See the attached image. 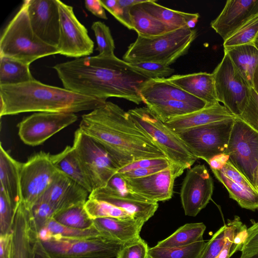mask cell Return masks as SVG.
Returning <instances> with one entry per match:
<instances>
[{
  "instance_id": "1",
  "label": "cell",
  "mask_w": 258,
  "mask_h": 258,
  "mask_svg": "<svg viewBox=\"0 0 258 258\" xmlns=\"http://www.w3.org/2000/svg\"><path fill=\"white\" fill-rule=\"evenodd\" d=\"M64 88L95 98H122L140 104V91L150 79L117 57L85 56L53 67Z\"/></svg>"
},
{
  "instance_id": "2",
  "label": "cell",
  "mask_w": 258,
  "mask_h": 258,
  "mask_svg": "<svg viewBox=\"0 0 258 258\" xmlns=\"http://www.w3.org/2000/svg\"><path fill=\"white\" fill-rule=\"evenodd\" d=\"M79 129L99 144L120 168L142 159L167 158L127 111L110 101L83 114Z\"/></svg>"
},
{
  "instance_id": "3",
  "label": "cell",
  "mask_w": 258,
  "mask_h": 258,
  "mask_svg": "<svg viewBox=\"0 0 258 258\" xmlns=\"http://www.w3.org/2000/svg\"><path fill=\"white\" fill-rule=\"evenodd\" d=\"M0 116L28 112L77 113L93 110L106 100L43 84L35 79L17 85H0Z\"/></svg>"
},
{
  "instance_id": "4",
  "label": "cell",
  "mask_w": 258,
  "mask_h": 258,
  "mask_svg": "<svg viewBox=\"0 0 258 258\" xmlns=\"http://www.w3.org/2000/svg\"><path fill=\"white\" fill-rule=\"evenodd\" d=\"M196 37L197 31L188 28L153 37L138 35L122 58L130 63L154 62L169 66L187 53Z\"/></svg>"
},
{
  "instance_id": "5",
  "label": "cell",
  "mask_w": 258,
  "mask_h": 258,
  "mask_svg": "<svg viewBox=\"0 0 258 258\" xmlns=\"http://www.w3.org/2000/svg\"><path fill=\"white\" fill-rule=\"evenodd\" d=\"M57 53V47L43 42L33 31L24 2L2 33L0 56L10 57L30 66L38 58Z\"/></svg>"
},
{
  "instance_id": "6",
  "label": "cell",
  "mask_w": 258,
  "mask_h": 258,
  "mask_svg": "<svg viewBox=\"0 0 258 258\" xmlns=\"http://www.w3.org/2000/svg\"><path fill=\"white\" fill-rule=\"evenodd\" d=\"M127 112L159 146L173 168L182 174L198 159L176 133L148 107H137Z\"/></svg>"
},
{
  "instance_id": "7",
  "label": "cell",
  "mask_w": 258,
  "mask_h": 258,
  "mask_svg": "<svg viewBox=\"0 0 258 258\" xmlns=\"http://www.w3.org/2000/svg\"><path fill=\"white\" fill-rule=\"evenodd\" d=\"M73 146L90 180L93 190L105 187L120 168L99 144L79 128L75 132Z\"/></svg>"
},
{
  "instance_id": "8",
  "label": "cell",
  "mask_w": 258,
  "mask_h": 258,
  "mask_svg": "<svg viewBox=\"0 0 258 258\" xmlns=\"http://www.w3.org/2000/svg\"><path fill=\"white\" fill-rule=\"evenodd\" d=\"M235 118L175 133L198 159H202L208 163L213 157L226 150Z\"/></svg>"
},
{
  "instance_id": "9",
  "label": "cell",
  "mask_w": 258,
  "mask_h": 258,
  "mask_svg": "<svg viewBox=\"0 0 258 258\" xmlns=\"http://www.w3.org/2000/svg\"><path fill=\"white\" fill-rule=\"evenodd\" d=\"M41 242L52 258H112L122 245L101 235L81 238L51 236Z\"/></svg>"
},
{
  "instance_id": "10",
  "label": "cell",
  "mask_w": 258,
  "mask_h": 258,
  "mask_svg": "<svg viewBox=\"0 0 258 258\" xmlns=\"http://www.w3.org/2000/svg\"><path fill=\"white\" fill-rule=\"evenodd\" d=\"M212 74L218 101L238 117L248 103L251 87L225 51L221 61Z\"/></svg>"
},
{
  "instance_id": "11",
  "label": "cell",
  "mask_w": 258,
  "mask_h": 258,
  "mask_svg": "<svg viewBox=\"0 0 258 258\" xmlns=\"http://www.w3.org/2000/svg\"><path fill=\"white\" fill-rule=\"evenodd\" d=\"M229 161L255 189L258 166V133L236 117L227 147Z\"/></svg>"
},
{
  "instance_id": "12",
  "label": "cell",
  "mask_w": 258,
  "mask_h": 258,
  "mask_svg": "<svg viewBox=\"0 0 258 258\" xmlns=\"http://www.w3.org/2000/svg\"><path fill=\"white\" fill-rule=\"evenodd\" d=\"M58 170L54 166L51 155L39 152L21 163L20 186L22 200L32 208L53 182Z\"/></svg>"
},
{
  "instance_id": "13",
  "label": "cell",
  "mask_w": 258,
  "mask_h": 258,
  "mask_svg": "<svg viewBox=\"0 0 258 258\" xmlns=\"http://www.w3.org/2000/svg\"><path fill=\"white\" fill-rule=\"evenodd\" d=\"M60 17V34L57 47L59 54L80 58L93 52L94 43L86 27L75 16L73 8L57 0Z\"/></svg>"
},
{
  "instance_id": "14",
  "label": "cell",
  "mask_w": 258,
  "mask_h": 258,
  "mask_svg": "<svg viewBox=\"0 0 258 258\" xmlns=\"http://www.w3.org/2000/svg\"><path fill=\"white\" fill-rule=\"evenodd\" d=\"M77 120L78 116L74 113L38 112L18 123V135L25 144L36 146Z\"/></svg>"
},
{
  "instance_id": "15",
  "label": "cell",
  "mask_w": 258,
  "mask_h": 258,
  "mask_svg": "<svg viewBox=\"0 0 258 258\" xmlns=\"http://www.w3.org/2000/svg\"><path fill=\"white\" fill-rule=\"evenodd\" d=\"M213 189L212 178L204 164H198L189 169L180 192L185 215L196 216L211 200Z\"/></svg>"
},
{
  "instance_id": "16",
  "label": "cell",
  "mask_w": 258,
  "mask_h": 258,
  "mask_svg": "<svg viewBox=\"0 0 258 258\" xmlns=\"http://www.w3.org/2000/svg\"><path fill=\"white\" fill-rule=\"evenodd\" d=\"M30 24L35 35L44 43L57 47L60 17L57 0H27Z\"/></svg>"
},
{
  "instance_id": "17",
  "label": "cell",
  "mask_w": 258,
  "mask_h": 258,
  "mask_svg": "<svg viewBox=\"0 0 258 258\" xmlns=\"http://www.w3.org/2000/svg\"><path fill=\"white\" fill-rule=\"evenodd\" d=\"M181 174L171 165L147 176L134 179L124 178L130 190L158 203L169 200L172 198L174 181Z\"/></svg>"
},
{
  "instance_id": "18",
  "label": "cell",
  "mask_w": 258,
  "mask_h": 258,
  "mask_svg": "<svg viewBox=\"0 0 258 258\" xmlns=\"http://www.w3.org/2000/svg\"><path fill=\"white\" fill-rule=\"evenodd\" d=\"M88 198L110 203L144 222L154 215L159 206L157 202L149 200L131 190L119 192L106 187L93 190Z\"/></svg>"
},
{
  "instance_id": "19",
  "label": "cell",
  "mask_w": 258,
  "mask_h": 258,
  "mask_svg": "<svg viewBox=\"0 0 258 258\" xmlns=\"http://www.w3.org/2000/svg\"><path fill=\"white\" fill-rule=\"evenodd\" d=\"M13 247L11 258H32L38 238L31 209L22 200L17 206L13 225Z\"/></svg>"
},
{
  "instance_id": "20",
  "label": "cell",
  "mask_w": 258,
  "mask_h": 258,
  "mask_svg": "<svg viewBox=\"0 0 258 258\" xmlns=\"http://www.w3.org/2000/svg\"><path fill=\"white\" fill-rule=\"evenodd\" d=\"M89 194L83 186L58 171L50 186L40 199L48 202L55 213L85 204Z\"/></svg>"
},
{
  "instance_id": "21",
  "label": "cell",
  "mask_w": 258,
  "mask_h": 258,
  "mask_svg": "<svg viewBox=\"0 0 258 258\" xmlns=\"http://www.w3.org/2000/svg\"><path fill=\"white\" fill-rule=\"evenodd\" d=\"M258 15V0H228L211 27L224 41L253 16Z\"/></svg>"
},
{
  "instance_id": "22",
  "label": "cell",
  "mask_w": 258,
  "mask_h": 258,
  "mask_svg": "<svg viewBox=\"0 0 258 258\" xmlns=\"http://www.w3.org/2000/svg\"><path fill=\"white\" fill-rule=\"evenodd\" d=\"M93 221L102 236L122 245L141 238L140 232L145 223L135 218H99Z\"/></svg>"
},
{
  "instance_id": "23",
  "label": "cell",
  "mask_w": 258,
  "mask_h": 258,
  "mask_svg": "<svg viewBox=\"0 0 258 258\" xmlns=\"http://www.w3.org/2000/svg\"><path fill=\"white\" fill-rule=\"evenodd\" d=\"M225 106L217 102L192 112L174 117L164 123L176 133L229 118H235Z\"/></svg>"
},
{
  "instance_id": "24",
  "label": "cell",
  "mask_w": 258,
  "mask_h": 258,
  "mask_svg": "<svg viewBox=\"0 0 258 258\" xmlns=\"http://www.w3.org/2000/svg\"><path fill=\"white\" fill-rule=\"evenodd\" d=\"M190 95L206 102L208 105L218 101L212 73L199 72L186 75H175L166 78Z\"/></svg>"
},
{
  "instance_id": "25",
  "label": "cell",
  "mask_w": 258,
  "mask_h": 258,
  "mask_svg": "<svg viewBox=\"0 0 258 258\" xmlns=\"http://www.w3.org/2000/svg\"><path fill=\"white\" fill-rule=\"evenodd\" d=\"M143 102L156 100H175L205 107L207 103L168 81L167 79H150L140 91Z\"/></svg>"
},
{
  "instance_id": "26",
  "label": "cell",
  "mask_w": 258,
  "mask_h": 258,
  "mask_svg": "<svg viewBox=\"0 0 258 258\" xmlns=\"http://www.w3.org/2000/svg\"><path fill=\"white\" fill-rule=\"evenodd\" d=\"M21 163L14 159L0 145L1 190L16 208L22 201L20 186Z\"/></svg>"
},
{
  "instance_id": "27",
  "label": "cell",
  "mask_w": 258,
  "mask_h": 258,
  "mask_svg": "<svg viewBox=\"0 0 258 258\" xmlns=\"http://www.w3.org/2000/svg\"><path fill=\"white\" fill-rule=\"evenodd\" d=\"M52 161L56 168L75 180L89 193L93 188L74 147L67 146L60 152L51 155Z\"/></svg>"
},
{
  "instance_id": "28",
  "label": "cell",
  "mask_w": 258,
  "mask_h": 258,
  "mask_svg": "<svg viewBox=\"0 0 258 258\" xmlns=\"http://www.w3.org/2000/svg\"><path fill=\"white\" fill-rule=\"evenodd\" d=\"M149 14L174 29L194 28L200 18L199 13H185L172 10L156 3V1H145L140 4Z\"/></svg>"
},
{
  "instance_id": "29",
  "label": "cell",
  "mask_w": 258,
  "mask_h": 258,
  "mask_svg": "<svg viewBox=\"0 0 258 258\" xmlns=\"http://www.w3.org/2000/svg\"><path fill=\"white\" fill-rule=\"evenodd\" d=\"M140 4L132 6L130 11L132 30H135L138 35L153 37L175 30L147 13Z\"/></svg>"
},
{
  "instance_id": "30",
  "label": "cell",
  "mask_w": 258,
  "mask_h": 258,
  "mask_svg": "<svg viewBox=\"0 0 258 258\" xmlns=\"http://www.w3.org/2000/svg\"><path fill=\"white\" fill-rule=\"evenodd\" d=\"M224 51L252 88L253 76L258 65V49L254 44L225 48Z\"/></svg>"
},
{
  "instance_id": "31",
  "label": "cell",
  "mask_w": 258,
  "mask_h": 258,
  "mask_svg": "<svg viewBox=\"0 0 258 258\" xmlns=\"http://www.w3.org/2000/svg\"><path fill=\"white\" fill-rule=\"evenodd\" d=\"M144 103L164 123L174 117L204 108L196 104L175 100L147 101Z\"/></svg>"
},
{
  "instance_id": "32",
  "label": "cell",
  "mask_w": 258,
  "mask_h": 258,
  "mask_svg": "<svg viewBox=\"0 0 258 258\" xmlns=\"http://www.w3.org/2000/svg\"><path fill=\"white\" fill-rule=\"evenodd\" d=\"M34 79L29 65L10 57L0 56V85H17Z\"/></svg>"
},
{
  "instance_id": "33",
  "label": "cell",
  "mask_w": 258,
  "mask_h": 258,
  "mask_svg": "<svg viewBox=\"0 0 258 258\" xmlns=\"http://www.w3.org/2000/svg\"><path fill=\"white\" fill-rule=\"evenodd\" d=\"M206 228L203 223L185 224L165 239L159 241L156 246L162 247H178L203 240Z\"/></svg>"
},
{
  "instance_id": "34",
  "label": "cell",
  "mask_w": 258,
  "mask_h": 258,
  "mask_svg": "<svg viewBox=\"0 0 258 258\" xmlns=\"http://www.w3.org/2000/svg\"><path fill=\"white\" fill-rule=\"evenodd\" d=\"M216 178L227 189L229 197L240 207L250 210L258 209V192L246 188L230 180L220 171L212 170Z\"/></svg>"
},
{
  "instance_id": "35",
  "label": "cell",
  "mask_w": 258,
  "mask_h": 258,
  "mask_svg": "<svg viewBox=\"0 0 258 258\" xmlns=\"http://www.w3.org/2000/svg\"><path fill=\"white\" fill-rule=\"evenodd\" d=\"M85 204L58 211L54 214L53 218L68 227L82 230L90 229L94 226V224L85 209Z\"/></svg>"
},
{
  "instance_id": "36",
  "label": "cell",
  "mask_w": 258,
  "mask_h": 258,
  "mask_svg": "<svg viewBox=\"0 0 258 258\" xmlns=\"http://www.w3.org/2000/svg\"><path fill=\"white\" fill-rule=\"evenodd\" d=\"M206 244L204 240L186 246L162 247L154 246L149 249L150 258H199Z\"/></svg>"
},
{
  "instance_id": "37",
  "label": "cell",
  "mask_w": 258,
  "mask_h": 258,
  "mask_svg": "<svg viewBox=\"0 0 258 258\" xmlns=\"http://www.w3.org/2000/svg\"><path fill=\"white\" fill-rule=\"evenodd\" d=\"M85 207L92 219L99 218H135L123 209L101 200L88 198L85 204Z\"/></svg>"
},
{
  "instance_id": "38",
  "label": "cell",
  "mask_w": 258,
  "mask_h": 258,
  "mask_svg": "<svg viewBox=\"0 0 258 258\" xmlns=\"http://www.w3.org/2000/svg\"><path fill=\"white\" fill-rule=\"evenodd\" d=\"M257 33L258 15H256L251 17L224 41V48L253 43Z\"/></svg>"
},
{
  "instance_id": "39",
  "label": "cell",
  "mask_w": 258,
  "mask_h": 258,
  "mask_svg": "<svg viewBox=\"0 0 258 258\" xmlns=\"http://www.w3.org/2000/svg\"><path fill=\"white\" fill-rule=\"evenodd\" d=\"M94 31L97 47L96 49L98 55L110 56L114 55V42L109 28L101 21L94 22L91 26Z\"/></svg>"
},
{
  "instance_id": "40",
  "label": "cell",
  "mask_w": 258,
  "mask_h": 258,
  "mask_svg": "<svg viewBox=\"0 0 258 258\" xmlns=\"http://www.w3.org/2000/svg\"><path fill=\"white\" fill-rule=\"evenodd\" d=\"M44 228L49 232L50 237L59 236L66 238H81L101 235L94 226L85 230L76 229L60 224L53 218L49 220Z\"/></svg>"
},
{
  "instance_id": "41",
  "label": "cell",
  "mask_w": 258,
  "mask_h": 258,
  "mask_svg": "<svg viewBox=\"0 0 258 258\" xmlns=\"http://www.w3.org/2000/svg\"><path fill=\"white\" fill-rule=\"evenodd\" d=\"M130 64L136 71L150 79H166L174 72V70L169 66L161 63L142 62Z\"/></svg>"
},
{
  "instance_id": "42",
  "label": "cell",
  "mask_w": 258,
  "mask_h": 258,
  "mask_svg": "<svg viewBox=\"0 0 258 258\" xmlns=\"http://www.w3.org/2000/svg\"><path fill=\"white\" fill-rule=\"evenodd\" d=\"M244 225L237 216H235L234 220L228 222L225 230V243L216 258H230L237 251L234 244L235 239Z\"/></svg>"
},
{
  "instance_id": "43",
  "label": "cell",
  "mask_w": 258,
  "mask_h": 258,
  "mask_svg": "<svg viewBox=\"0 0 258 258\" xmlns=\"http://www.w3.org/2000/svg\"><path fill=\"white\" fill-rule=\"evenodd\" d=\"M15 209L5 193L0 190V235L12 233Z\"/></svg>"
},
{
  "instance_id": "44",
  "label": "cell",
  "mask_w": 258,
  "mask_h": 258,
  "mask_svg": "<svg viewBox=\"0 0 258 258\" xmlns=\"http://www.w3.org/2000/svg\"><path fill=\"white\" fill-rule=\"evenodd\" d=\"M149 248L147 243L141 238L123 244L116 258H150Z\"/></svg>"
},
{
  "instance_id": "45",
  "label": "cell",
  "mask_w": 258,
  "mask_h": 258,
  "mask_svg": "<svg viewBox=\"0 0 258 258\" xmlns=\"http://www.w3.org/2000/svg\"><path fill=\"white\" fill-rule=\"evenodd\" d=\"M226 225L221 227L204 246L199 258H216L225 243Z\"/></svg>"
},
{
  "instance_id": "46",
  "label": "cell",
  "mask_w": 258,
  "mask_h": 258,
  "mask_svg": "<svg viewBox=\"0 0 258 258\" xmlns=\"http://www.w3.org/2000/svg\"><path fill=\"white\" fill-rule=\"evenodd\" d=\"M31 213L38 232L46 226L55 214L50 205L40 199L32 207Z\"/></svg>"
},
{
  "instance_id": "47",
  "label": "cell",
  "mask_w": 258,
  "mask_h": 258,
  "mask_svg": "<svg viewBox=\"0 0 258 258\" xmlns=\"http://www.w3.org/2000/svg\"><path fill=\"white\" fill-rule=\"evenodd\" d=\"M237 117L258 133V95L252 88L245 108Z\"/></svg>"
},
{
  "instance_id": "48",
  "label": "cell",
  "mask_w": 258,
  "mask_h": 258,
  "mask_svg": "<svg viewBox=\"0 0 258 258\" xmlns=\"http://www.w3.org/2000/svg\"><path fill=\"white\" fill-rule=\"evenodd\" d=\"M170 166V162L167 158L144 159L135 161L131 164L120 168L117 173H123L138 168L156 167H168Z\"/></svg>"
},
{
  "instance_id": "49",
  "label": "cell",
  "mask_w": 258,
  "mask_h": 258,
  "mask_svg": "<svg viewBox=\"0 0 258 258\" xmlns=\"http://www.w3.org/2000/svg\"><path fill=\"white\" fill-rule=\"evenodd\" d=\"M144 1V0H117V12L114 17L128 29L132 30L130 15V9L134 5L142 3Z\"/></svg>"
},
{
  "instance_id": "50",
  "label": "cell",
  "mask_w": 258,
  "mask_h": 258,
  "mask_svg": "<svg viewBox=\"0 0 258 258\" xmlns=\"http://www.w3.org/2000/svg\"><path fill=\"white\" fill-rule=\"evenodd\" d=\"M247 236L240 250L243 257L258 251V222L247 229Z\"/></svg>"
},
{
  "instance_id": "51",
  "label": "cell",
  "mask_w": 258,
  "mask_h": 258,
  "mask_svg": "<svg viewBox=\"0 0 258 258\" xmlns=\"http://www.w3.org/2000/svg\"><path fill=\"white\" fill-rule=\"evenodd\" d=\"M219 171L234 182L249 189L256 191L245 176L229 161Z\"/></svg>"
},
{
  "instance_id": "52",
  "label": "cell",
  "mask_w": 258,
  "mask_h": 258,
  "mask_svg": "<svg viewBox=\"0 0 258 258\" xmlns=\"http://www.w3.org/2000/svg\"><path fill=\"white\" fill-rule=\"evenodd\" d=\"M168 167H156L151 168H138L120 174L125 178H138L149 176L160 172Z\"/></svg>"
},
{
  "instance_id": "53",
  "label": "cell",
  "mask_w": 258,
  "mask_h": 258,
  "mask_svg": "<svg viewBox=\"0 0 258 258\" xmlns=\"http://www.w3.org/2000/svg\"><path fill=\"white\" fill-rule=\"evenodd\" d=\"M13 247V232L0 235V258H11Z\"/></svg>"
},
{
  "instance_id": "54",
  "label": "cell",
  "mask_w": 258,
  "mask_h": 258,
  "mask_svg": "<svg viewBox=\"0 0 258 258\" xmlns=\"http://www.w3.org/2000/svg\"><path fill=\"white\" fill-rule=\"evenodd\" d=\"M85 5L86 9L96 17L107 19L104 8L100 0H86L85 1Z\"/></svg>"
},
{
  "instance_id": "55",
  "label": "cell",
  "mask_w": 258,
  "mask_h": 258,
  "mask_svg": "<svg viewBox=\"0 0 258 258\" xmlns=\"http://www.w3.org/2000/svg\"><path fill=\"white\" fill-rule=\"evenodd\" d=\"M229 155L223 153L211 158L208 162L211 170H220L229 161Z\"/></svg>"
},
{
  "instance_id": "56",
  "label": "cell",
  "mask_w": 258,
  "mask_h": 258,
  "mask_svg": "<svg viewBox=\"0 0 258 258\" xmlns=\"http://www.w3.org/2000/svg\"><path fill=\"white\" fill-rule=\"evenodd\" d=\"M32 258H52L44 247L39 237L34 245Z\"/></svg>"
},
{
  "instance_id": "57",
  "label": "cell",
  "mask_w": 258,
  "mask_h": 258,
  "mask_svg": "<svg viewBox=\"0 0 258 258\" xmlns=\"http://www.w3.org/2000/svg\"><path fill=\"white\" fill-rule=\"evenodd\" d=\"M100 1L104 9H106L114 17L117 11V0H101Z\"/></svg>"
},
{
  "instance_id": "58",
  "label": "cell",
  "mask_w": 258,
  "mask_h": 258,
  "mask_svg": "<svg viewBox=\"0 0 258 258\" xmlns=\"http://www.w3.org/2000/svg\"><path fill=\"white\" fill-rule=\"evenodd\" d=\"M252 88L258 95V65L256 67L253 76Z\"/></svg>"
},
{
  "instance_id": "59",
  "label": "cell",
  "mask_w": 258,
  "mask_h": 258,
  "mask_svg": "<svg viewBox=\"0 0 258 258\" xmlns=\"http://www.w3.org/2000/svg\"><path fill=\"white\" fill-rule=\"evenodd\" d=\"M240 258H258V251Z\"/></svg>"
},
{
  "instance_id": "60",
  "label": "cell",
  "mask_w": 258,
  "mask_h": 258,
  "mask_svg": "<svg viewBox=\"0 0 258 258\" xmlns=\"http://www.w3.org/2000/svg\"><path fill=\"white\" fill-rule=\"evenodd\" d=\"M255 189H256V191L258 192V166H257V168L256 175Z\"/></svg>"
},
{
  "instance_id": "61",
  "label": "cell",
  "mask_w": 258,
  "mask_h": 258,
  "mask_svg": "<svg viewBox=\"0 0 258 258\" xmlns=\"http://www.w3.org/2000/svg\"><path fill=\"white\" fill-rule=\"evenodd\" d=\"M253 43L256 48L258 49V33Z\"/></svg>"
}]
</instances>
